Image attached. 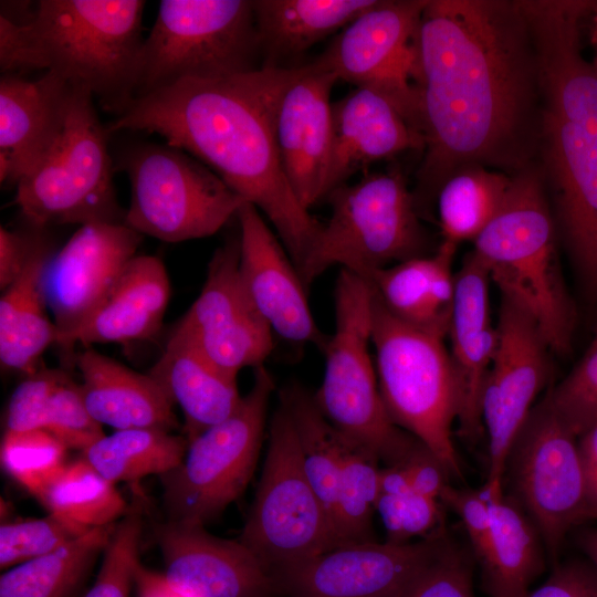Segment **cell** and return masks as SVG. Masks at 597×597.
<instances>
[{"label": "cell", "instance_id": "obj_26", "mask_svg": "<svg viewBox=\"0 0 597 597\" xmlns=\"http://www.w3.org/2000/svg\"><path fill=\"white\" fill-rule=\"evenodd\" d=\"M170 283L163 261L135 255L87 320L61 346L66 353L75 344H128L155 336L163 324Z\"/></svg>", "mask_w": 597, "mask_h": 597}, {"label": "cell", "instance_id": "obj_23", "mask_svg": "<svg viewBox=\"0 0 597 597\" xmlns=\"http://www.w3.org/2000/svg\"><path fill=\"white\" fill-rule=\"evenodd\" d=\"M489 273L471 251L454 275V297L448 335L450 358L459 390L457 425L469 441L480 437L483 425L481 400L498 344L491 317Z\"/></svg>", "mask_w": 597, "mask_h": 597}, {"label": "cell", "instance_id": "obj_54", "mask_svg": "<svg viewBox=\"0 0 597 597\" xmlns=\"http://www.w3.org/2000/svg\"><path fill=\"white\" fill-rule=\"evenodd\" d=\"M411 492L408 474L402 464L386 465L379 471V494L404 495Z\"/></svg>", "mask_w": 597, "mask_h": 597}, {"label": "cell", "instance_id": "obj_6", "mask_svg": "<svg viewBox=\"0 0 597 597\" xmlns=\"http://www.w3.org/2000/svg\"><path fill=\"white\" fill-rule=\"evenodd\" d=\"M373 287L341 269L334 290L335 331L323 350V380L313 395L325 419L350 443L386 465L426 448L394 423L383 401L371 346Z\"/></svg>", "mask_w": 597, "mask_h": 597}, {"label": "cell", "instance_id": "obj_34", "mask_svg": "<svg viewBox=\"0 0 597 597\" xmlns=\"http://www.w3.org/2000/svg\"><path fill=\"white\" fill-rule=\"evenodd\" d=\"M185 436L153 428L115 430L82 452V457L106 480L135 482L150 474L164 475L185 458Z\"/></svg>", "mask_w": 597, "mask_h": 597}, {"label": "cell", "instance_id": "obj_5", "mask_svg": "<svg viewBox=\"0 0 597 597\" xmlns=\"http://www.w3.org/2000/svg\"><path fill=\"white\" fill-rule=\"evenodd\" d=\"M140 0H41L24 23L39 69L122 113L134 100L144 43Z\"/></svg>", "mask_w": 597, "mask_h": 597}, {"label": "cell", "instance_id": "obj_11", "mask_svg": "<svg viewBox=\"0 0 597 597\" xmlns=\"http://www.w3.org/2000/svg\"><path fill=\"white\" fill-rule=\"evenodd\" d=\"M264 365L237 411L188 442L181 463L160 475L167 520L206 525L247 489L258 463L274 391Z\"/></svg>", "mask_w": 597, "mask_h": 597}, {"label": "cell", "instance_id": "obj_10", "mask_svg": "<svg viewBox=\"0 0 597 597\" xmlns=\"http://www.w3.org/2000/svg\"><path fill=\"white\" fill-rule=\"evenodd\" d=\"M92 93L74 86L63 130L41 164L17 184L15 203L35 228L121 222L109 135Z\"/></svg>", "mask_w": 597, "mask_h": 597}, {"label": "cell", "instance_id": "obj_56", "mask_svg": "<svg viewBox=\"0 0 597 597\" xmlns=\"http://www.w3.org/2000/svg\"><path fill=\"white\" fill-rule=\"evenodd\" d=\"M580 546L590 559L594 569L597 572V530L585 532L580 538Z\"/></svg>", "mask_w": 597, "mask_h": 597}, {"label": "cell", "instance_id": "obj_3", "mask_svg": "<svg viewBox=\"0 0 597 597\" xmlns=\"http://www.w3.org/2000/svg\"><path fill=\"white\" fill-rule=\"evenodd\" d=\"M540 67L541 167L556 228L597 304V75L582 52L591 0H520Z\"/></svg>", "mask_w": 597, "mask_h": 597}, {"label": "cell", "instance_id": "obj_36", "mask_svg": "<svg viewBox=\"0 0 597 597\" xmlns=\"http://www.w3.org/2000/svg\"><path fill=\"white\" fill-rule=\"evenodd\" d=\"M511 180L483 166H467L450 176L436 198L442 240L457 245L473 241L502 207Z\"/></svg>", "mask_w": 597, "mask_h": 597}, {"label": "cell", "instance_id": "obj_7", "mask_svg": "<svg viewBox=\"0 0 597 597\" xmlns=\"http://www.w3.org/2000/svg\"><path fill=\"white\" fill-rule=\"evenodd\" d=\"M371 347L380 395L394 423L416 438L450 476L459 478L452 438L459 390L444 338L397 318L373 287Z\"/></svg>", "mask_w": 597, "mask_h": 597}, {"label": "cell", "instance_id": "obj_41", "mask_svg": "<svg viewBox=\"0 0 597 597\" xmlns=\"http://www.w3.org/2000/svg\"><path fill=\"white\" fill-rule=\"evenodd\" d=\"M87 531L53 513L41 519L2 523L0 568L7 570L49 554Z\"/></svg>", "mask_w": 597, "mask_h": 597}, {"label": "cell", "instance_id": "obj_50", "mask_svg": "<svg viewBox=\"0 0 597 597\" xmlns=\"http://www.w3.org/2000/svg\"><path fill=\"white\" fill-rule=\"evenodd\" d=\"M39 237L0 228V287L4 291L25 269Z\"/></svg>", "mask_w": 597, "mask_h": 597}, {"label": "cell", "instance_id": "obj_21", "mask_svg": "<svg viewBox=\"0 0 597 597\" xmlns=\"http://www.w3.org/2000/svg\"><path fill=\"white\" fill-rule=\"evenodd\" d=\"M237 218L239 272L255 308L272 333L291 343L312 344L323 352L329 336L317 327L307 290L284 245L253 205L244 202Z\"/></svg>", "mask_w": 597, "mask_h": 597}, {"label": "cell", "instance_id": "obj_22", "mask_svg": "<svg viewBox=\"0 0 597 597\" xmlns=\"http://www.w3.org/2000/svg\"><path fill=\"white\" fill-rule=\"evenodd\" d=\"M336 75L320 64L297 66L281 94L275 113V138L283 169L301 205L324 199L332 147Z\"/></svg>", "mask_w": 597, "mask_h": 597}, {"label": "cell", "instance_id": "obj_39", "mask_svg": "<svg viewBox=\"0 0 597 597\" xmlns=\"http://www.w3.org/2000/svg\"><path fill=\"white\" fill-rule=\"evenodd\" d=\"M67 448L46 429L4 431L3 470L36 499L66 465Z\"/></svg>", "mask_w": 597, "mask_h": 597}, {"label": "cell", "instance_id": "obj_49", "mask_svg": "<svg viewBox=\"0 0 597 597\" xmlns=\"http://www.w3.org/2000/svg\"><path fill=\"white\" fill-rule=\"evenodd\" d=\"M0 69L3 75L40 70L23 24L0 15Z\"/></svg>", "mask_w": 597, "mask_h": 597}, {"label": "cell", "instance_id": "obj_16", "mask_svg": "<svg viewBox=\"0 0 597 597\" xmlns=\"http://www.w3.org/2000/svg\"><path fill=\"white\" fill-rule=\"evenodd\" d=\"M498 344L481 400L489 438L485 484L503 486L511 447L549 376V347L536 322L521 306L501 296Z\"/></svg>", "mask_w": 597, "mask_h": 597}, {"label": "cell", "instance_id": "obj_17", "mask_svg": "<svg viewBox=\"0 0 597 597\" xmlns=\"http://www.w3.org/2000/svg\"><path fill=\"white\" fill-rule=\"evenodd\" d=\"M240 237L212 254L205 284L177 326L224 373L237 377L263 365L273 349L272 331L252 303L240 276Z\"/></svg>", "mask_w": 597, "mask_h": 597}, {"label": "cell", "instance_id": "obj_13", "mask_svg": "<svg viewBox=\"0 0 597 597\" xmlns=\"http://www.w3.org/2000/svg\"><path fill=\"white\" fill-rule=\"evenodd\" d=\"M121 164L132 189L124 223L142 235L170 243L210 237L245 202L209 167L167 144L133 146Z\"/></svg>", "mask_w": 597, "mask_h": 597}, {"label": "cell", "instance_id": "obj_37", "mask_svg": "<svg viewBox=\"0 0 597 597\" xmlns=\"http://www.w3.org/2000/svg\"><path fill=\"white\" fill-rule=\"evenodd\" d=\"M38 500L50 513L85 530L115 524L128 511L115 484L83 457L66 463Z\"/></svg>", "mask_w": 597, "mask_h": 597}, {"label": "cell", "instance_id": "obj_52", "mask_svg": "<svg viewBox=\"0 0 597 597\" xmlns=\"http://www.w3.org/2000/svg\"><path fill=\"white\" fill-rule=\"evenodd\" d=\"M578 450L586 485L588 516L597 519V425L578 437Z\"/></svg>", "mask_w": 597, "mask_h": 597}, {"label": "cell", "instance_id": "obj_42", "mask_svg": "<svg viewBox=\"0 0 597 597\" xmlns=\"http://www.w3.org/2000/svg\"><path fill=\"white\" fill-rule=\"evenodd\" d=\"M547 395L557 417L576 437L597 425V331L580 360Z\"/></svg>", "mask_w": 597, "mask_h": 597}, {"label": "cell", "instance_id": "obj_25", "mask_svg": "<svg viewBox=\"0 0 597 597\" xmlns=\"http://www.w3.org/2000/svg\"><path fill=\"white\" fill-rule=\"evenodd\" d=\"M74 85L54 72L29 81L19 75L0 80V155L10 166L9 181L32 172L59 139Z\"/></svg>", "mask_w": 597, "mask_h": 597}, {"label": "cell", "instance_id": "obj_32", "mask_svg": "<svg viewBox=\"0 0 597 597\" xmlns=\"http://www.w3.org/2000/svg\"><path fill=\"white\" fill-rule=\"evenodd\" d=\"M493 527L479 559L490 597H528L544 567L543 541L520 503L503 489L493 494Z\"/></svg>", "mask_w": 597, "mask_h": 597}, {"label": "cell", "instance_id": "obj_55", "mask_svg": "<svg viewBox=\"0 0 597 597\" xmlns=\"http://www.w3.org/2000/svg\"><path fill=\"white\" fill-rule=\"evenodd\" d=\"M590 44L594 49L593 69L597 75V1H591L588 13L585 18Z\"/></svg>", "mask_w": 597, "mask_h": 597}, {"label": "cell", "instance_id": "obj_53", "mask_svg": "<svg viewBox=\"0 0 597 597\" xmlns=\"http://www.w3.org/2000/svg\"><path fill=\"white\" fill-rule=\"evenodd\" d=\"M136 597H186L172 589L163 574L151 572L142 564L135 576Z\"/></svg>", "mask_w": 597, "mask_h": 597}, {"label": "cell", "instance_id": "obj_38", "mask_svg": "<svg viewBox=\"0 0 597 597\" xmlns=\"http://www.w3.org/2000/svg\"><path fill=\"white\" fill-rule=\"evenodd\" d=\"M379 461L346 440L334 514L337 546L374 541L371 519L379 498Z\"/></svg>", "mask_w": 597, "mask_h": 597}, {"label": "cell", "instance_id": "obj_2", "mask_svg": "<svg viewBox=\"0 0 597 597\" xmlns=\"http://www.w3.org/2000/svg\"><path fill=\"white\" fill-rule=\"evenodd\" d=\"M297 66L186 78L135 97L106 127L156 133L216 172L268 217L298 270L322 224L295 196L275 138V113Z\"/></svg>", "mask_w": 597, "mask_h": 597}, {"label": "cell", "instance_id": "obj_51", "mask_svg": "<svg viewBox=\"0 0 597 597\" xmlns=\"http://www.w3.org/2000/svg\"><path fill=\"white\" fill-rule=\"evenodd\" d=\"M411 491L437 499L449 484V474L441 463L427 450H422L404 463Z\"/></svg>", "mask_w": 597, "mask_h": 597}, {"label": "cell", "instance_id": "obj_4", "mask_svg": "<svg viewBox=\"0 0 597 597\" xmlns=\"http://www.w3.org/2000/svg\"><path fill=\"white\" fill-rule=\"evenodd\" d=\"M556 222L537 163L512 176L505 200L472 252L491 282L536 322L548 347L570 350L576 308L566 289L556 247Z\"/></svg>", "mask_w": 597, "mask_h": 597}, {"label": "cell", "instance_id": "obj_43", "mask_svg": "<svg viewBox=\"0 0 597 597\" xmlns=\"http://www.w3.org/2000/svg\"><path fill=\"white\" fill-rule=\"evenodd\" d=\"M376 511L389 543L405 544L411 537H428L444 530L441 501L412 491L404 495L379 494Z\"/></svg>", "mask_w": 597, "mask_h": 597}, {"label": "cell", "instance_id": "obj_19", "mask_svg": "<svg viewBox=\"0 0 597 597\" xmlns=\"http://www.w3.org/2000/svg\"><path fill=\"white\" fill-rule=\"evenodd\" d=\"M142 234L124 222L81 226L51 255L42 291L62 346L106 296L126 264L136 255Z\"/></svg>", "mask_w": 597, "mask_h": 597}, {"label": "cell", "instance_id": "obj_35", "mask_svg": "<svg viewBox=\"0 0 597 597\" xmlns=\"http://www.w3.org/2000/svg\"><path fill=\"white\" fill-rule=\"evenodd\" d=\"M279 397L291 412L305 472L334 533L335 504L346 439L325 419L313 395L304 387L298 384L289 385L281 390Z\"/></svg>", "mask_w": 597, "mask_h": 597}, {"label": "cell", "instance_id": "obj_27", "mask_svg": "<svg viewBox=\"0 0 597 597\" xmlns=\"http://www.w3.org/2000/svg\"><path fill=\"white\" fill-rule=\"evenodd\" d=\"M82 376L81 390L92 417L115 430L179 427L174 404L149 375L137 373L95 349L74 357Z\"/></svg>", "mask_w": 597, "mask_h": 597}, {"label": "cell", "instance_id": "obj_9", "mask_svg": "<svg viewBox=\"0 0 597 597\" xmlns=\"http://www.w3.org/2000/svg\"><path fill=\"white\" fill-rule=\"evenodd\" d=\"M260 53L252 1L163 0L144 39L134 98L186 78L254 71Z\"/></svg>", "mask_w": 597, "mask_h": 597}, {"label": "cell", "instance_id": "obj_45", "mask_svg": "<svg viewBox=\"0 0 597 597\" xmlns=\"http://www.w3.org/2000/svg\"><path fill=\"white\" fill-rule=\"evenodd\" d=\"M470 557L449 538L396 597H474Z\"/></svg>", "mask_w": 597, "mask_h": 597}, {"label": "cell", "instance_id": "obj_8", "mask_svg": "<svg viewBox=\"0 0 597 597\" xmlns=\"http://www.w3.org/2000/svg\"><path fill=\"white\" fill-rule=\"evenodd\" d=\"M325 199L331 216L297 270L306 290L333 265L366 276L429 255V235L400 171L365 175L356 184L335 188Z\"/></svg>", "mask_w": 597, "mask_h": 597}, {"label": "cell", "instance_id": "obj_31", "mask_svg": "<svg viewBox=\"0 0 597 597\" xmlns=\"http://www.w3.org/2000/svg\"><path fill=\"white\" fill-rule=\"evenodd\" d=\"M50 256L39 238L25 269L0 298V363L6 370L32 375L41 355L56 344L59 332L46 314L42 291Z\"/></svg>", "mask_w": 597, "mask_h": 597}, {"label": "cell", "instance_id": "obj_48", "mask_svg": "<svg viewBox=\"0 0 597 597\" xmlns=\"http://www.w3.org/2000/svg\"><path fill=\"white\" fill-rule=\"evenodd\" d=\"M528 597H597V572L576 563L559 565Z\"/></svg>", "mask_w": 597, "mask_h": 597}, {"label": "cell", "instance_id": "obj_30", "mask_svg": "<svg viewBox=\"0 0 597 597\" xmlns=\"http://www.w3.org/2000/svg\"><path fill=\"white\" fill-rule=\"evenodd\" d=\"M378 0L252 1L263 66L282 67L312 45L345 28Z\"/></svg>", "mask_w": 597, "mask_h": 597}, {"label": "cell", "instance_id": "obj_20", "mask_svg": "<svg viewBox=\"0 0 597 597\" xmlns=\"http://www.w3.org/2000/svg\"><path fill=\"white\" fill-rule=\"evenodd\" d=\"M167 584L186 597H275L272 572L240 541L205 525L166 520L154 526Z\"/></svg>", "mask_w": 597, "mask_h": 597}, {"label": "cell", "instance_id": "obj_18", "mask_svg": "<svg viewBox=\"0 0 597 597\" xmlns=\"http://www.w3.org/2000/svg\"><path fill=\"white\" fill-rule=\"evenodd\" d=\"M447 538L443 530L415 543L346 544L272 574L286 597H396Z\"/></svg>", "mask_w": 597, "mask_h": 597}, {"label": "cell", "instance_id": "obj_29", "mask_svg": "<svg viewBox=\"0 0 597 597\" xmlns=\"http://www.w3.org/2000/svg\"><path fill=\"white\" fill-rule=\"evenodd\" d=\"M458 245L442 240L429 255L376 270L365 277L387 310L402 322L444 338L454 297Z\"/></svg>", "mask_w": 597, "mask_h": 597}, {"label": "cell", "instance_id": "obj_47", "mask_svg": "<svg viewBox=\"0 0 597 597\" xmlns=\"http://www.w3.org/2000/svg\"><path fill=\"white\" fill-rule=\"evenodd\" d=\"M484 484L480 490L458 489L448 484L440 501L455 512L468 534L474 556L484 554L493 527V494L496 490Z\"/></svg>", "mask_w": 597, "mask_h": 597}, {"label": "cell", "instance_id": "obj_46", "mask_svg": "<svg viewBox=\"0 0 597 597\" xmlns=\"http://www.w3.org/2000/svg\"><path fill=\"white\" fill-rule=\"evenodd\" d=\"M69 378L60 369H40L27 376L10 397L6 431L43 429L51 397Z\"/></svg>", "mask_w": 597, "mask_h": 597}, {"label": "cell", "instance_id": "obj_40", "mask_svg": "<svg viewBox=\"0 0 597 597\" xmlns=\"http://www.w3.org/2000/svg\"><path fill=\"white\" fill-rule=\"evenodd\" d=\"M142 534L140 510L128 509L115 524L98 573L84 597H129L140 564Z\"/></svg>", "mask_w": 597, "mask_h": 597}, {"label": "cell", "instance_id": "obj_14", "mask_svg": "<svg viewBox=\"0 0 597 597\" xmlns=\"http://www.w3.org/2000/svg\"><path fill=\"white\" fill-rule=\"evenodd\" d=\"M506 472L514 499L555 554L566 534L589 516L578 437L557 417L548 395L534 406L517 433Z\"/></svg>", "mask_w": 597, "mask_h": 597}, {"label": "cell", "instance_id": "obj_1", "mask_svg": "<svg viewBox=\"0 0 597 597\" xmlns=\"http://www.w3.org/2000/svg\"><path fill=\"white\" fill-rule=\"evenodd\" d=\"M417 49L425 147L412 195L421 214L463 167L513 176L537 163L542 94L520 0H428Z\"/></svg>", "mask_w": 597, "mask_h": 597}, {"label": "cell", "instance_id": "obj_33", "mask_svg": "<svg viewBox=\"0 0 597 597\" xmlns=\"http://www.w3.org/2000/svg\"><path fill=\"white\" fill-rule=\"evenodd\" d=\"M115 524L91 528L49 554L7 569L0 576V597H76Z\"/></svg>", "mask_w": 597, "mask_h": 597}, {"label": "cell", "instance_id": "obj_12", "mask_svg": "<svg viewBox=\"0 0 597 597\" xmlns=\"http://www.w3.org/2000/svg\"><path fill=\"white\" fill-rule=\"evenodd\" d=\"M269 432L262 474L239 541L273 573L337 544L305 472L293 418L280 397Z\"/></svg>", "mask_w": 597, "mask_h": 597}, {"label": "cell", "instance_id": "obj_28", "mask_svg": "<svg viewBox=\"0 0 597 597\" xmlns=\"http://www.w3.org/2000/svg\"><path fill=\"white\" fill-rule=\"evenodd\" d=\"M148 374L182 410L188 442L233 415L242 401L237 377L217 367L177 325Z\"/></svg>", "mask_w": 597, "mask_h": 597}, {"label": "cell", "instance_id": "obj_44", "mask_svg": "<svg viewBox=\"0 0 597 597\" xmlns=\"http://www.w3.org/2000/svg\"><path fill=\"white\" fill-rule=\"evenodd\" d=\"M43 429L55 436L67 449L82 452L105 436L102 425L86 408L80 384L70 378L52 395Z\"/></svg>", "mask_w": 597, "mask_h": 597}, {"label": "cell", "instance_id": "obj_24", "mask_svg": "<svg viewBox=\"0 0 597 597\" xmlns=\"http://www.w3.org/2000/svg\"><path fill=\"white\" fill-rule=\"evenodd\" d=\"M422 135L384 96L355 88L333 104L332 147L324 199L370 164L423 150Z\"/></svg>", "mask_w": 597, "mask_h": 597}, {"label": "cell", "instance_id": "obj_15", "mask_svg": "<svg viewBox=\"0 0 597 597\" xmlns=\"http://www.w3.org/2000/svg\"><path fill=\"white\" fill-rule=\"evenodd\" d=\"M428 0H378L337 34L316 61L388 100L420 134L417 36Z\"/></svg>", "mask_w": 597, "mask_h": 597}]
</instances>
